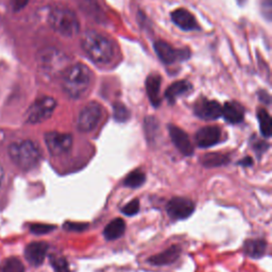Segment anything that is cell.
I'll use <instances>...</instances> for the list:
<instances>
[{
  "label": "cell",
  "mask_w": 272,
  "mask_h": 272,
  "mask_svg": "<svg viewBox=\"0 0 272 272\" xmlns=\"http://www.w3.org/2000/svg\"><path fill=\"white\" fill-rule=\"evenodd\" d=\"M4 179H5V170H4L3 165L0 164V189H2V186H3Z\"/></svg>",
  "instance_id": "32"
},
{
  "label": "cell",
  "mask_w": 272,
  "mask_h": 272,
  "mask_svg": "<svg viewBox=\"0 0 272 272\" xmlns=\"http://www.w3.org/2000/svg\"><path fill=\"white\" fill-rule=\"evenodd\" d=\"M125 231V223L122 219L116 218L112 220L103 231V235L108 240H115L123 235Z\"/></svg>",
  "instance_id": "20"
},
{
  "label": "cell",
  "mask_w": 272,
  "mask_h": 272,
  "mask_svg": "<svg viewBox=\"0 0 272 272\" xmlns=\"http://www.w3.org/2000/svg\"><path fill=\"white\" fill-rule=\"evenodd\" d=\"M81 45L89 58L97 64H109L115 56V47L113 43L96 31H88L85 33Z\"/></svg>",
  "instance_id": "2"
},
{
  "label": "cell",
  "mask_w": 272,
  "mask_h": 272,
  "mask_svg": "<svg viewBox=\"0 0 272 272\" xmlns=\"http://www.w3.org/2000/svg\"><path fill=\"white\" fill-rule=\"evenodd\" d=\"M53 226L48 224H33L31 226V231L35 234H45L52 231Z\"/></svg>",
  "instance_id": "29"
},
{
  "label": "cell",
  "mask_w": 272,
  "mask_h": 272,
  "mask_svg": "<svg viewBox=\"0 0 272 272\" xmlns=\"http://www.w3.org/2000/svg\"><path fill=\"white\" fill-rule=\"evenodd\" d=\"M8 152L12 162L23 170L36 167L41 157L39 147L29 139L13 142L9 146Z\"/></svg>",
  "instance_id": "3"
},
{
  "label": "cell",
  "mask_w": 272,
  "mask_h": 272,
  "mask_svg": "<svg viewBox=\"0 0 272 272\" xmlns=\"http://www.w3.org/2000/svg\"><path fill=\"white\" fill-rule=\"evenodd\" d=\"M195 113L198 117L204 120H214L221 116L222 107L215 100L202 98L195 104Z\"/></svg>",
  "instance_id": "10"
},
{
  "label": "cell",
  "mask_w": 272,
  "mask_h": 272,
  "mask_svg": "<svg viewBox=\"0 0 272 272\" xmlns=\"http://www.w3.org/2000/svg\"><path fill=\"white\" fill-rule=\"evenodd\" d=\"M29 0H13V8L15 11H18L20 9H23Z\"/></svg>",
  "instance_id": "31"
},
{
  "label": "cell",
  "mask_w": 272,
  "mask_h": 272,
  "mask_svg": "<svg viewBox=\"0 0 272 272\" xmlns=\"http://www.w3.org/2000/svg\"><path fill=\"white\" fill-rule=\"evenodd\" d=\"M221 116H223L227 122L232 124L239 123L243 120V117H245V110L237 102H226L222 107Z\"/></svg>",
  "instance_id": "17"
},
{
  "label": "cell",
  "mask_w": 272,
  "mask_h": 272,
  "mask_svg": "<svg viewBox=\"0 0 272 272\" xmlns=\"http://www.w3.org/2000/svg\"><path fill=\"white\" fill-rule=\"evenodd\" d=\"M181 254V248L179 246H173L162 253L153 255L148 260V263L154 266H167L175 263Z\"/></svg>",
  "instance_id": "16"
},
{
  "label": "cell",
  "mask_w": 272,
  "mask_h": 272,
  "mask_svg": "<svg viewBox=\"0 0 272 272\" xmlns=\"http://www.w3.org/2000/svg\"><path fill=\"white\" fill-rule=\"evenodd\" d=\"M129 116H130V112L122 103L114 104V117H115L117 121H127L129 119Z\"/></svg>",
  "instance_id": "27"
},
{
  "label": "cell",
  "mask_w": 272,
  "mask_h": 272,
  "mask_svg": "<svg viewBox=\"0 0 272 272\" xmlns=\"http://www.w3.org/2000/svg\"><path fill=\"white\" fill-rule=\"evenodd\" d=\"M145 180H146V177H145V174L142 173V171L134 170L127 176L123 184L125 186H128V187L136 189V187H139V186L144 184Z\"/></svg>",
  "instance_id": "24"
},
{
  "label": "cell",
  "mask_w": 272,
  "mask_h": 272,
  "mask_svg": "<svg viewBox=\"0 0 272 272\" xmlns=\"http://www.w3.org/2000/svg\"><path fill=\"white\" fill-rule=\"evenodd\" d=\"M45 142L50 154L60 156L70 150L73 146V137L67 133L48 132L45 135Z\"/></svg>",
  "instance_id": "7"
},
{
  "label": "cell",
  "mask_w": 272,
  "mask_h": 272,
  "mask_svg": "<svg viewBox=\"0 0 272 272\" xmlns=\"http://www.w3.org/2000/svg\"><path fill=\"white\" fill-rule=\"evenodd\" d=\"M48 252V245L46 242L35 241L28 245L25 250V256L27 261L33 266H39L45 261Z\"/></svg>",
  "instance_id": "14"
},
{
  "label": "cell",
  "mask_w": 272,
  "mask_h": 272,
  "mask_svg": "<svg viewBox=\"0 0 272 272\" xmlns=\"http://www.w3.org/2000/svg\"><path fill=\"white\" fill-rule=\"evenodd\" d=\"M205 167H218L228 163V157L221 153H210L202 156L201 160Z\"/></svg>",
  "instance_id": "22"
},
{
  "label": "cell",
  "mask_w": 272,
  "mask_h": 272,
  "mask_svg": "<svg viewBox=\"0 0 272 272\" xmlns=\"http://www.w3.org/2000/svg\"><path fill=\"white\" fill-rule=\"evenodd\" d=\"M192 90H193V85L189 81L181 80L171 84L167 89L165 96L170 103H175L176 100L179 97L191 93Z\"/></svg>",
  "instance_id": "19"
},
{
  "label": "cell",
  "mask_w": 272,
  "mask_h": 272,
  "mask_svg": "<svg viewBox=\"0 0 272 272\" xmlns=\"http://www.w3.org/2000/svg\"><path fill=\"white\" fill-rule=\"evenodd\" d=\"M241 164H243V165H251L252 164V160L250 159V157H246V159L245 160H243V161H241Z\"/></svg>",
  "instance_id": "33"
},
{
  "label": "cell",
  "mask_w": 272,
  "mask_h": 272,
  "mask_svg": "<svg viewBox=\"0 0 272 272\" xmlns=\"http://www.w3.org/2000/svg\"><path fill=\"white\" fill-rule=\"evenodd\" d=\"M3 272H25L24 264L17 259V257H9L2 267Z\"/></svg>",
  "instance_id": "25"
},
{
  "label": "cell",
  "mask_w": 272,
  "mask_h": 272,
  "mask_svg": "<svg viewBox=\"0 0 272 272\" xmlns=\"http://www.w3.org/2000/svg\"><path fill=\"white\" fill-rule=\"evenodd\" d=\"M139 201L137 199H134L132 200V201L129 202L128 204H125L122 208H121V212L127 215V216H134V215H136L138 212H139Z\"/></svg>",
  "instance_id": "28"
},
{
  "label": "cell",
  "mask_w": 272,
  "mask_h": 272,
  "mask_svg": "<svg viewBox=\"0 0 272 272\" xmlns=\"http://www.w3.org/2000/svg\"><path fill=\"white\" fill-rule=\"evenodd\" d=\"M48 22L52 29L65 37H73L80 30V24L76 13L65 7H56L51 10Z\"/></svg>",
  "instance_id": "4"
},
{
  "label": "cell",
  "mask_w": 272,
  "mask_h": 272,
  "mask_svg": "<svg viewBox=\"0 0 272 272\" xmlns=\"http://www.w3.org/2000/svg\"><path fill=\"white\" fill-rule=\"evenodd\" d=\"M102 117V108L98 102L91 101L80 112L77 119V128L82 133H90L97 128Z\"/></svg>",
  "instance_id": "6"
},
{
  "label": "cell",
  "mask_w": 272,
  "mask_h": 272,
  "mask_svg": "<svg viewBox=\"0 0 272 272\" xmlns=\"http://www.w3.org/2000/svg\"><path fill=\"white\" fill-rule=\"evenodd\" d=\"M88 225L84 223H74V222H66L64 224V227L68 231H82Z\"/></svg>",
  "instance_id": "30"
},
{
  "label": "cell",
  "mask_w": 272,
  "mask_h": 272,
  "mask_svg": "<svg viewBox=\"0 0 272 272\" xmlns=\"http://www.w3.org/2000/svg\"><path fill=\"white\" fill-rule=\"evenodd\" d=\"M267 250V243L263 239H250L245 243V252L253 259L262 257Z\"/></svg>",
  "instance_id": "21"
},
{
  "label": "cell",
  "mask_w": 272,
  "mask_h": 272,
  "mask_svg": "<svg viewBox=\"0 0 272 272\" xmlns=\"http://www.w3.org/2000/svg\"><path fill=\"white\" fill-rule=\"evenodd\" d=\"M161 83H162V79L159 75H156V74L150 75L146 81V89H147L148 97L150 99V102L155 108H157L161 104V96H160Z\"/></svg>",
  "instance_id": "18"
},
{
  "label": "cell",
  "mask_w": 272,
  "mask_h": 272,
  "mask_svg": "<svg viewBox=\"0 0 272 272\" xmlns=\"http://www.w3.org/2000/svg\"><path fill=\"white\" fill-rule=\"evenodd\" d=\"M92 84V71L83 64L68 67L62 75L63 91L70 98L79 99L87 94Z\"/></svg>",
  "instance_id": "1"
},
{
  "label": "cell",
  "mask_w": 272,
  "mask_h": 272,
  "mask_svg": "<svg viewBox=\"0 0 272 272\" xmlns=\"http://www.w3.org/2000/svg\"><path fill=\"white\" fill-rule=\"evenodd\" d=\"M171 19L182 30L192 31L199 29L197 20L193 14L185 9H178L174 11L171 13Z\"/></svg>",
  "instance_id": "15"
},
{
  "label": "cell",
  "mask_w": 272,
  "mask_h": 272,
  "mask_svg": "<svg viewBox=\"0 0 272 272\" xmlns=\"http://www.w3.org/2000/svg\"><path fill=\"white\" fill-rule=\"evenodd\" d=\"M168 131H169V135L171 139H173L175 146L182 154L187 155V156L193 154L194 147H193L192 141L189 135L186 134L181 128L174 125V124H170L168 125Z\"/></svg>",
  "instance_id": "12"
},
{
  "label": "cell",
  "mask_w": 272,
  "mask_h": 272,
  "mask_svg": "<svg viewBox=\"0 0 272 272\" xmlns=\"http://www.w3.org/2000/svg\"><path fill=\"white\" fill-rule=\"evenodd\" d=\"M50 262H51V265H52L55 272H70L68 263L66 262L64 257L52 255L51 259H50Z\"/></svg>",
  "instance_id": "26"
},
{
  "label": "cell",
  "mask_w": 272,
  "mask_h": 272,
  "mask_svg": "<svg viewBox=\"0 0 272 272\" xmlns=\"http://www.w3.org/2000/svg\"><path fill=\"white\" fill-rule=\"evenodd\" d=\"M221 137V130L218 127L208 125L201 128L196 134V142L199 147L208 148L218 144Z\"/></svg>",
  "instance_id": "13"
},
{
  "label": "cell",
  "mask_w": 272,
  "mask_h": 272,
  "mask_svg": "<svg viewBox=\"0 0 272 272\" xmlns=\"http://www.w3.org/2000/svg\"><path fill=\"white\" fill-rule=\"evenodd\" d=\"M166 210L171 218L181 220L191 216L195 211V204L187 198L176 197L167 203Z\"/></svg>",
  "instance_id": "8"
},
{
  "label": "cell",
  "mask_w": 272,
  "mask_h": 272,
  "mask_svg": "<svg viewBox=\"0 0 272 272\" xmlns=\"http://www.w3.org/2000/svg\"><path fill=\"white\" fill-rule=\"evenodd\" d=\"M56 107V101L52 97H41L38 98L34 103L28 110L26 114V119L28 123L37 124L46 121L51 117Z\"/></svg>",
  "instance_id": "5"
},
{
  "label": "cell",
  "mask_w": 272,
  "mask_h": 272,
  "mask_svg": "<svg viewBox=\"0 0 272 272\" xmlns=\"http://www.w3.org/2000/svg\"><path fill=\"white\" fill-rule=\"evenodd\" d=\"M154 50H155L157 56L160 58V60L167 65L174 64L178 61H182L186 58H189L187 51L178 50V49L174 48L171 45H169L168 43L163 41V40L155 41Z\"/></svg>",
  "instance_id": "9"
},
{
  "label": "cell",
  "mask_w": 272,
  "mask_h": 272,
  "mask_svg": "<svg viewBox=\"0 0 272 272\" xmlns=\"http://www.w3.org/2000/svg\"><path fill=\"white\" fill-rule=\"evenodd\" d=\"M257 117H259L260 121V129L261 132L265 137H270L271 135V128H272V121L269 113L265 109H261L257 112Z\"/></svg>",
  "instance_id": "23"
},
{
  "label": "cell",
  "mask_w": 272,
  "mask_h": 272,
  "mask_svg": "<svg viewBox=\"0 0 272 272\" xmlns=\"http://www.w3.org/2000/svg\"><path fill=\"white\" fill-rule=\"evenodd\" d=\"M66 63L65 55L59 52L58 50H47L44 54L41 55V64L47 71L48 74H59L61 71H64L67 68H64V64ZM62 74V73H61ZM63 75V74H62Z\"/></svg>",
  "instance_id": "11"
}]
</instances>
